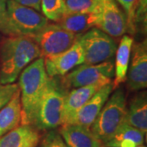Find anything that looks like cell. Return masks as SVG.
Instances as JSON below:
<instances>
[{
    "mask_svg": "<svg viewBox=\"0 0 147 147\" xmlns=\"http://www.w3.org/2000/svg\"><path fill=\"white\" fill-rule=\"evenodd\" d=\"M40 51L30 37L7 36L0 42V84H13Z\"/></svg>",
    "mask_w": 147,
    "mask_h": 147,
    "instance_id": "cell-1",
    "label": "cell"
},
{
    "mask_svg": "<svg viewBox=\"0 0 147 147\" xmlns=\"http://www.w3.org/2000/svg\"><path fill=\"white\" fill-rule=\"evenodd\" d=\"M48 78L42 57L37 58L22 70L18 83L21 104V125H33Z\"/></svg>",
    "mask_w": 147,
    "mask_h": 147,
    "instance_id": "cell-2",
    "label": "cell"
},
{
    "mask_svg": "<svg viewBox=\"0 0 147 147\" xmlns=\"http://www.w3.org/2000/svg\"><path fill=\"white\" fill-rule=\"evenodd\" d=\"M68 88L59 77H49L37 107L33 125L38 130L54 129L62 124L65 96Z\"/></svg>",
    "mask_w": 147,
    "mask_h": 147,
    "instance_id": "cell-3",
    "label": "cell"
},
{
    "mask_svg": "<svg viewBox=\"0 0 147 147\" xmlns=\"http://www.w3.org/2000/svg\"><path fill=\"white\" fill-rule=\"evenodd\" d=\"M96 118L90 130L105 144L125 123L127 115L126 95L123 88L115 89Z\"/></svg>",
    "mask_w": 147,
    "mask_h": 147,
    "instance_id": "cell-4",
    "label": "cell"
},
{
    "mask_svg": "<svg viewBox=\"0 0 147 147\" xmlns=\"http://www.w3.org/2000/svg\"><path fill=\"white\" fill-rule=\"evenodd\" d=\"M8 36L31 37L48 24V19L34 8L7 0Z\"/></svg>",
    "mask_w": 147,
    "mask_h": 147,
    "instance_id": "cell-5",
    "label": "cell"
},
{
    "mask_svg": "<svg viewBox=\"0 0 147 147\" xmlns=\"http://www.w3.org/2000/svg\"><path fill=\"white\" fill-rule=\"evenodd\" d=\"M84 52V64L95 65L112 61L117 50L113 38L97 27L79 34Z\"/></svg>",
    "mask_w": 147,
    "mask_h": 147,
    "instance_id": "cell-6",
    "label": "cell"
},
{
    "mask_svg": "<svg viewBox=\"0 0 147 147\" xmlns=\"http://www.w3.org/2000/svg\"><path fill=\"white\" fill-rule=\"evenodd\" d=\"M115 69L112 61L102 63L82 64L61 77V82L67 88H76L92 84L112 83Z\"/></svg>",
    "mask_w": 147,
    "mask_h": 147,
    "instance_id": "cell-7",
    "label": "cell"
},
{
    "mask_svg": "<svg viewBox=\"0 0 147 147\" xmlns=\"http://www.w3.org/2000/svg\"><path fill=\"white\" fill-rule=\"evenodd\" d=\"M79 35L66 30L58 24L48 23L30 38L38 47L41 57L44 58L69 49Z\"/></svg>",
    "mask_w": 147,
    "mask_h": 147,
    "instance_id": "cell-8",
    "label": "cell"
},
{
    "mask_svg": "<svg viewBox=\"0 0 147 147\" xmlns=\"http://www.w3.org/2000/svg\"><path fill=\"white\" fill-rule=\"evenodd\" d=\"M97 28L111 37L119 38L127 32V16L115 0H97Z\"/></svg>",
    "mask_w": 147,
    "mask_h": 147,
    "instance_id": "cell-9",
    "label": "cell"
},
{
    "mask_svg": "<svg viewBox=\"0 0 147 147\" xmlns=\"http://www.w3.org/2000/svg\"><path fill=\"white\" fill-rule=\"evenodd\" d=\"M44 66L49 77H62L84 63V52L79 35L69 49L62 53L43 58Z\"/></svg>",
    "mask_w": 147,
    "mask_h": 147,
    "instance_id": "cell-10",
    "label": "cell"
},
{
    "mask_svg": "<svg viewBox=\"0 0 147 147\" xmlns=\"http://www.w3.org/2000/svg\"><path fill=\"white\" fill-rule=\"evenodd\" d=\"M131 54V64L127 74V88L131 92L146 89L147 87L146 39L133 43Z\"/></svg>",
    "mask_w": 147,
    "mask_h": 147,
    "instance_id": "cell-11",
    "label": "cell"
},
{
    "mask_svg": "<svg viewBox=\"0 0 147 147\" xmlns=\"http://www.w3.org/2000/svg\"><path fill=\"white\" fill-rule=\"evenodd\" d=\"M113 92L112 83L101 87L89 100L79 109L66 124H75L89 128ZM64 125V124H63Z\"/></svg>",
    "mask_w": 147,
    "mask_h": 147,
    "instance_id": "cell-12",
    "label": "cell"
},
{
    "mask_svg": "<svg viewBox=\"0 0 147 147\" xmlns=\"http://www.w3.org/2000/svg\"><path fill=\"white\" fill-rule=\"evenodd\" d=\"M106 84H96L76 88L68 91L65 96L62 113V124H66L71 117L89 100L93 95Z\"/></svg>",
    "mask_w": 147,
    "mask_h": 147,
    "instance_id": "cell-13",
    "label": "cell"
},
{
    "mask_svg": "<svg viewBox=\"0 0 147 147\" xmlns=\"http://www.w3.org/2000/svg\"><path fill=\"white\" fill-rule=\"evenodd\" d=\"M59 134L68 147H104L89 128L75 124L61 125Z\"/></svg>",
    "mask_w": 147,
    "mask_h": 147,
    "instance_id": "cell-14",
    "label": "cell"
},
{
    "mask_svg": "<svg viewBox=\"0 0 147 147\" xmlns=\"http://www.w3.org/2000/svg\"><path fill=\"white\" fill-rule=\"evenodd\" d=\"M38 130L32 125H19L0 137V147H37Z\"/></svg>",
    "mask_w": 147,
    "mask_h": 147,
    "instance_id": "cell-15",
    "label": "cell"
},
{
    "mask_svg": "<svg viewBox=\"0 0 147 147\" xmlns=\"http://www.w3.org/2000/svg\"><path fill=\"white\" fill-rule=\"evenodd\" d=\"M132 44V37L124 35L121 38L119 47H117V50L115 55V62L114 64V81L112 82L113 90L119 88L121 84L126 82L127 74L131 59Z\"/></svg>",
    "mask_w": 147,
    "mask_h": 147,
    "instance_id": "cell-16",
    "label": "cell"
},
{
    "mask_svg": "<svg viewBox=\"0 0 147 147\" xmlns=\"http://www.w3.org/2000/svg\"><path fill=\"white\" fill-rule=\"evenodd\" d=\"M57 24L71 33L80 34L98 26L99 14L98 12L65 14Z\"/></svg>",
    "mask_w": 147,
    "mask_h": 147,
    "instance_id": "cell-17",
    "label": "cell"
},
{
    "mask_svg": "<svg viewBox=\"0 0 147 147\" xmlns=\"http://www.w3.org/2000/svg\"><path fill=\"white\" fill-rule=\"evenodd\" d=\"M125 123L139 129L145 134L147 131V96L146 92L137 94L127 107Z\"/></svg>",
    "mask_w": 147,
    "mask_h": 147,
    "instance_id": "cell-18",
    "label": "cell"
},
{
    "mask_svg": "<svg viewBox=\"0 0 147 147\" xmlns=\"http://www.w3.org/2000/svg\"><path fill=\"white\" fill-rule=\"evenodd\" d=\"M21 104L18 89L8 103L0 110V137L21 124Z\"/></svg>",
    "mask_w": 147,
    "mask_h": 147,
    "instance_id": "cell-19",
    "label": "cell"
},
{
    "mask_svg": "<svg viewBox=\"0 0 147 147\" xmlns=\"http://www.w3.org/2000/svg\"><path fill=\"white\" fill-rule=\"evenodd\" d=\"M145 133L134 127L123 123L114 136L104 144L105 147H138L144 143Z\"/></svg>",
    "mask_w": 147,
    "mask_h": 147,
    "instance_id": "cell-20",
    "label": "cell"
},
{
    "mask_svg": "<svg viewBox=\"0 0 147 147\" xmlns=\"http://www.w3.org/2000/svg\"><path fill=\"white\" fill-rule=\"evenodd\" d=\"M41 11L48 20L57 22L66 12L65 0H41Z\"/></svg>",
    "mask_w": 147,
    "mask_h": 147,
    "instance_id": "cell-21",
    "label": "cell"
},
{
    "mask_svg": "<svg viewBox=\"0 0 147 147\" xmlns=\"http://www.w3.org/2000/svg\"><path fill=\"white\" fill-rule=\"evenodd\" d=\"M65 14L97 12V0H65Z\"/></svg>",
    "mask_w": 147,
    "mask_h": 147,
    "instance_id": "cell-22",
    "label": "cell"
},
{
    "mask_svg": "<svg viewBox=\"0 0 147 147\" xmlns=\"http://www.w3.org/2000/svg\"><path fill=\"white\" fill-rule=\"evenodd\" d=\"M116 2L122 7L124 10V13L127 16V32L134 34V13L137 8L139 0H115Z\"/></svg>",
    "mask_w": 147,
    "mask_h": 147,
    "instance_id": "cell-23",
    "label": "cell"
},
{
    "mask_svg": "<svg viewBox=\"0 0 147 147\" xmlns=\"http://www.w3.org/2000/svg\"><path fill=\"white\" fill-rule=\"evenodd\" d=\"M146 12L147 1L139 0L137 8L134 13V28L135 31L141 30L146 31Z\"/></svg>",
    "mask_w": 147,
    "mask_h": 147,
    "instance_id": "cell-24",
    "label": "cell"
},
{
    "mask_svg": "<svg viewBox=\"0 0 147 147\" xmlns=\"http://www.w3.org/2000/svg\"><path fill=\"white\" fill-rule=\"evenodd\" d=\"M18 89V84L15 83L0 84V110L8 103L12 96Z\"/></svg>",
    "mask_w": 147,
    "mask_h": 147,
    "instance_id": "cell-25",
    "label": "cell"
},
{
    "mask_svg": "<svg viewBox=\"0 0 147 147\" xmlns=\"http://www.w3.org/2000/svg\"><path fill=\"white\" fill-rule=\"evenodd\" d=\"M40 147H68L57 131H51L42 139Z\"/></svg>",
    "mask_w": 147,
    "mask_h": 147,
    "instance_id": "cell-26",
    "label": "cell"
},
{
    "mask_svg": "<svg viewBox=\"0 0 147 147\" xmlns=\"http://www.w3.org/2000/svg\"><path fill=\"white\" fill-rule=\"evenodd\" d=\"M7 2V0H0V34L8 36Z\"/></svg>",
    "mask_w": 147,
    "mask_h": 147,
    "instance_id": "cell-27",
    "label": "cell"
},
{
    "mask_svg": "<svg viewBox=\"0 0 147 147\" xmlns=\"http://www.w3.org/2000/svg\"><path fill=\"white\" fill-rule=\"evenodd\" d=\"M15 1L22 5L32 7L38 11H41V0H15Z\"/></svg>",
    "mask_w": 147,
    "mask_h": 147,
    "instance_id": "cell-28",
    "label": "cell"
},
{
    "mask_svg": "<svg viewBox=\"0 0 147 147\" xmlns=\"http://www.w3.org/2000/svg\"><path fill=\"white\" fill-rule=\"evenodd\" d=\"M3 39V37L1 36V34H0V42H1V40Z\"/></svg>",
    "mask_w": 147,
    "mask_h": 147,
    "instance_id": "cell-29",
    "label": "cell"
},
{
    "mask_svg": "<svg viewBox=\"0 0 147 147\" xmlns=\"http://www.w3.org/2000/svg\"><path fill=\"white\" fill-rule=\"evenodd\" d=\"M104 147H105V146H104ZM138 147H146V146H144L142 145V146H138Z\"/></svg>",
    "mask_w": 147,
    "mask_h": 147,
    "instance_id": "cell-30",
    "label": "cell"
}]
</instances>
